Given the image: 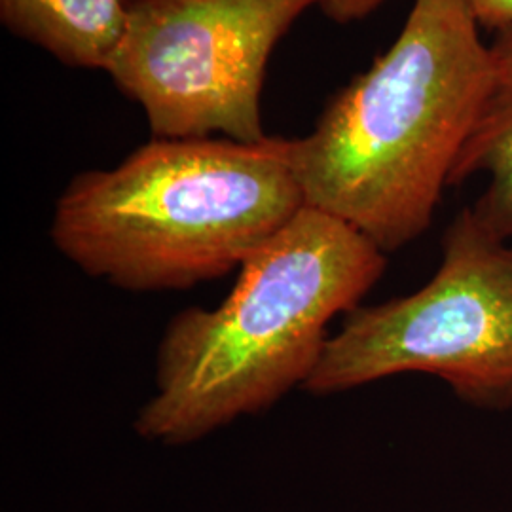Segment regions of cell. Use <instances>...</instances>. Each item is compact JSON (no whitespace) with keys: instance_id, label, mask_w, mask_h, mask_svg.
<instances>
[{"instance_id":"9","label":"cell","mask_w":512,"mask_h":512,"mask_svg":"<svg viewBox=\"0 0 512 512\" xmlns=\"http://www.w3.org/2000/svg\"><path fill=\"white\" fill-rule=\"evenodd\" d=\"M384 0H317L323 14L338 23H351L372 14Z\"/></svg>"},{"instance_id":"7","label":"cell","mask_w":512,"mask_h":512,"mask_svg":"<svg viewBox=\"0 0 512 512\" xmlns=\"http://www.w3.org/2000/svg\"><path fill=\"white\" fill-rule=\"evenodd\" d=\"M494 82L454 165L450 186L488 175V186L471 209L494 238L512 239V27L492 42Z\"/></svg>"},{"instance_id":"4","label":"cell","mask_w":512,"mask_h":512,"mask_svg":"<svg viewBox=\"0 0 512 512\" xmlns=\"http://www.w3.org/2000/svg\"><path fill=\"white\" fill-rule=\"evenodd\" d=\"M437 376L461 401L512 410V245L463 209L416 293L349 311L304 391L334 395L397 374Z\"/></svg>"},{"instance_id":"3","label":"cell","mask_w":512,"mask_h":512,"mask_svg":"<svg viewBox=\"0 0 512 512\" xmlns=\"http://www.w3.org/2000/svg\"><path fill=\"white\" fill-rule=\"evenodd\" d=\"M304 207L289 139H156L74 177L54 207L55 249L129 293L184 291L239 270Z\"/></svg>"},{"instance_id":"5","label":"cell","mask_w":512,"mask_h":512,"mask_svg":"<svg viewBox=\"0 0 512 512\" xmlns=\"http://www.w3.org/2000/svg\"><path fill=\"white\" fill-rule=\"evenodd\" d=\"M317 0H131L110 63L156 139L262 143L260 93L277 42Z\"/></svg>"},{"instance_id":"1","label":"cell","mask_w":512,"mask_h":512,"mask_svg":"<svg viewBox=\"0 0 512 512\" xmlns=\"http://www.w3.org/2000/svg\"><path fill=\"white\" fill-rule=\"evenodd\" d=\"M478 29L469 0H414L391 48L289 139L304 205L385 255L420 238L494 82Z\"/></svg>"},{"instance_id":"8","label":"cell","mask_w":512,"mask_h":512,"mask_svg":"<svg viewBox=\"0 0 512 512\" xmlns=\"http://www.w3.org/2000/svg\"><path fill=\"white\" fill-rule=\"evenodd\" d=\"M480 27L505 31L512 27V0H469Z\"/></svg>"},{"instance_id":"2","label":"cell","mask_w":512,"mask_h":512,"mask_svg":"<svg viewBox=\"0 0 512 512\" xmlns=\"http://www.w3.org/2000/svg\"><path fill=\"white\" fill-rule=\"evenodd\" d=\"M385 266L384 251L359 230L304 205L243 262L222 304L169 321L137 435L192 444L304 387L330 321L359 308Z\"/></svg>"},{"instance_id":"6","label":"cell","mask_w":512,"mask_h":512,"mask_svg":"<svg viewBox=\"0 0 512 512\" xmlns=\"http://www.w3.org/2000/svg\"><path fill=\"white\" fill-rule=\"evenodd\" d=\"M131 0H0V21L16 37L67 67L109 71L126 35Z\"/></svg>"}]
</instances>
